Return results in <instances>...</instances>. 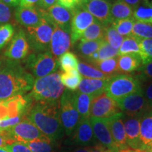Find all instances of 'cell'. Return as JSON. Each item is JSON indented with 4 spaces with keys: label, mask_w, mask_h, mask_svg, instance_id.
Segmentation results:
<instances>
[{
    "label": "cell",
    "mask_w": 152,
    "mask_h": 152,
    "mask_svg": "<svg viewBox=\"0 0 152 152\" xmlns=\"http://www.w3.org/2000/svg\"><path fill=\"white\" fill-rule=\"evenodd\" d=\"M59 101L35 102L26 115L29 121L54 142L62 137L64 132L60 119Z\"/></svg>",
    "instance_id": "cell-1"
},
{
    "label": "cell",
    "mask_w": 152,
    "mask_h": 152,
    "mask_svg": "<svg viewBox=\"0 0 152 152\" xmlns=\"http://www.w3.org/2000/svg\"><path fill=\"white\" fill-rule=\"evenodd\" d=\"M35 80L16 61H8L0 69V100L23 95L32 90Z\"/></svg>",
    "instance_id": "cell-2"
},
{
    "label": "cell",
    "mask_w": 152,
    "mask_h": 152,
    "mask_svg": "<svg viewBox=\"0 0 152 152\" xmlns=\"http://www.w3.org/2000/svg\"><path fill=\"white\" fill-rule=\"evenodd\" d=\"M64 90L60 73L55 72L35 79L31 92L28 96L35 102H56L60 100Z\"/></svg>",
    "instance_id": "cell-3"
},
{
    "label": "cell",
    "mask_w": 152,
    "mask_h": 152,
    "mask_svg": "<svg viewBox=\"0 0 152 152\" xmlns=\"http://www.w3.org/2000/svg\"><path fill=\"white\" fill-rule=\"evenodd\" d=\"M141 82L135 76L129 74H118L108 80L105 92L115 101L142 90Z\"/></svg>",
    "instance_id": "cell-4"
},
{
    "label": "cell",
    "mask_w": 152,
    "mask_h": 152,
    "mask_svg": "<svg viewBox=\"0 0 152 152\" xmlns=\"http://www.w3.org/2000/svg\"><path fill=\"white\" fill-rule=\"evenodd\" d=\"M73 92L65 89L59 101L61 122L68 136L71 135L80 120L75 104Z\"/></svg>",
    "instance_id": "cell-5"
},
{
    "label": "cell",
    "mask_w": 152,
    "mask_h": 152,
    "mask_svg": "<svg viewBox=\"0 0 152 152\" xmlns=\"http://www.w3.org/2000/svg\"><path fill=\"white\" fill-rule=\"evenodd\" d=\"M26 68L31 75L37 78L55 73L58 68V62L50 51L36 52L30 54L26 59Z\"/></svg>",
    "instance_id": "cell-6"
},
{
    "label": "cell",
    "mask_w": 152,
    "mask_h": 152,
    "mask_svg": "<svg viewBox=\"0 0 152 152\" xmlns=\"http://www.w3.org/2000/svg\"><path fill=\"white\" fill-rule=\"evenodd\" d=\"M1 131L10 144L15 142H30L37 139L47 137V136L26 117L14 126Z\"/></svg>",
    "instance_id": "cell-7"
},
{
    "label": "cell",
    "mask_w": 152,
    "mask_h": 152,
    "mask_svg": "<svg viewBox=\"0 0 152 152\" xmlns=\"http://www.w3.org/2000/svg\"><path fill=\"white\" fill-rule=\"evenodd\" d=\"M52 33L53 26L43 18L38 26L27 28L26 34L30 47L35 52H44L49 50Z\"/></svg>",
    "instance_id": "cell-8"
},
{
    "label": "cell",
    "mask_w": 152,
    "mask_h": 152,
    "mask_svg": "<svg viewBox=\"0 0 152 152\" xmlns=\"http://www.w3.org/2000/svg\"><path fill=\"white\" fill-rule=\"evenodd\" d=\"M33 101L29 96L17 95L0 100V122L18 116H26Z\"/></svg>",
    "instance_id": "cell-9"
},
{
    "label": "cell",
    "mask_w": 152,
    "mask_h": 152,
    "mask_svg": "<svg viewBox=\"0 0 152 152\" xmlns=\"http://www.w3.org/2000/svg\"><path fill=\"white\" fill-rule=\"evenodd\" d=\"M121 113L122 111L116 101L110 97L105 92L92 99L90 118L105 120Z\"/></svg>",
    "instance_id": "cell-10"
},
{
    "label": "cell",
    "mask_w": 152,
    "mask_h": 152,
    "mask_svg": "<svg viewBox=\"0 0 152 152\" xmlns=\"http://www.w3.org/2000/svg\"><path fill=\"white\" fill-rule=\"evenodd\" d=\"M71 40L73 46L80 39L85 30L92 25L96 19L81 5L77 6L75 9L71 10Z\"/></svg>",
    "instance_id": "cell-11"
},
{
    "label": "cell",
    "mask_w": 152,
    "mask_h": 152,
    "mask_svg": "<svg viewBox=\"0 0 152 152\" xmlns=\"http://www.w3.org/2000/svg\"><path fill=\"white\" fill-rule=\"evenodd\" d=\"M117 103L122 113L129 116H142V114L149 109L142 89L117 101Z\"/></svg>",
    "instance_id": "cell-12"
},
{
    "label": "cell",
    "mask_w": 152,
    "mask_h": 152,
    "mask_svg": "<svg viewBox=\"0 0 152 152\" xmlns=\"http://www.w3.org/2000/svg\"><path fill=\"white\" fill-rule=\"evenodd\" d=\"M42 17L52 26H58L71 32V10L64 8L58 4L52 6L47 9L39 8Z\"/></svg>",
    "instance_id": "cell-13"
},
{
    "label": "cell",
    "mask_w": 152,
    "mask_h": 152,
    "mask_svg": "<svg viewBox=\"0 0 152 152\" xmlns=\"http://www.w3.org/2000/svg\"><path fill=\"white\" fill-rule=\"evenodd\" d=\"M105 27L112 23L111 4L107 0H84L80 4Z\"/></svg>",
    "instance_id": "cell-14"
},
{
    "label": "cell",
    "mask_w": 152,
    "mask_h": 152,
    "mask_svg": "<svg viewBox=\"0 0 152 152\" xmlns=\"http://www.w3.org/2000/svg\"><path fill=\"white\" fill-rule=\"evenodd\" d=\"M94 137L109 152H118L119 149L112 137L109 127L104 119L90 118Z\"/></svg>",
    "instance_id": "cell-15"
},
{
    "label": "cell",
    "mask_w": 152,
    "mask_h": 152,
    "mask_svg": "<svg viewBox=\"0 0 152 152\" xmlns=\"http://www.w3.org/2000/svg\"><path fill=\"white\" fill-rule=\"evenodd\" d=\"M30 48L26 32L20 30L13 37L10 45L5 51L4 56L13 61L23 59L29 54Z\"/></svg>",
    "instance_id": "cell-16"
},
{
    "label": "cell",
    "mask_w": 152,
    "mask_h": 152,
    "mask_svg": "<svg viewBox=\"0 0 152 152\" xmlns=\"http://www.w3.org/2000/svg\"><path fill=\"white\" fill-rule=\"evenodd\" d=\"M71 32L62 29L58 26H53V33L51 38L50 52L55 57L61 56L71 48Z\"/></svg>",
    "instance_id": "cell-17"
},
{
    "label": "cell",
    "mask_w": 152,
    "mask_h": 152,
    "mask_svg": "<svg viewBox=\"0 0 152 152\" xmlns=\"http://www.w3.org/2000/svg\"><path fill=\"white\" fill-rule=\"evenodd\" d=\"M140 119L141 116H129L123 114V122L128 147L141 150L140 144Z\"/></svg>",
    "instance_id": "cell-18"
},
{
    "label": "cell",
    "mask_w": 152,
    "mask_h": 152,
    "mask_svg": "<svg viewBox=\"0 0 152 152\" xmlns=\"http://www.w3.org/2000/svg\"><path fill=\"white\" fill-rule=\"evenodd\" d=\"M123 113H121L109 118L105 119L112 137L119 150L128 147L123 122Z\"/></svg>",
    "instance_id": "cell-19"
},
{
    "label": "cell",
    "mask_w": 152,
    "mask_h": 152,
    "mask_svg": "<svg viewBox=\"0 0 152 152\" xmlns=\"http://www.w3.org/2000/svg\"><path fill=\"white\" fill-rule=\"evenodd\" d=\"M15 18L18 23L26 28L35 27L43 20L38 7H19L15 11Z\"/></svg>",
    "instance_id": "cell-20"
},
{
    "label": "cell",
    "mask_w": 152,
    "mask_h": 152,
    "mask_svg": "<svg viewBox=\"0 0 152 152\" xmlns=\"http://www.w3.org/2000/svg\"><path fill=\"white\" fill-rule=\"evenodd\" d=\"M73 134V141L75 144L80 146H90L95 141L94 134L93 132L90 118L80 120Z\"/></svg>",
    "instance_id": "cell-21"
},
{
    "label": "cell",
    "mask_w": 152,
    "mask_h": 152,
    "mask_svg": "<svg viewBox=\"0 0 152 152\" xmlns=\"http://www.w3.org/2000/svg\"><path fill=\"white\" fill-rule=\"evenodd\" d=\"M141 150L149 151L152 144V108L142 114L140 119Z\"/></svg>",
    "instance_id": "cell-22"
},
{
    "label": "cell",
    "mask_w": 152,
    "mask_h": 152,
    "mask_svg": "<svg viewBox=\"0 0 152 152\" xmlns=\"http://www.w3.org/2000/svg\"><path fill=\"white\" fill-rule=\"evenodd\" d=\"M108 80L82 78L77 90L80 92L86 94L93 98L105 92Z\"/></svg>",
    "instance_id": "cell-23"
},
{
    "label": "cell",
    "mask_w": 152,
    "mask_h": 152,
    "mask_svg": "<svg viewBox=\"0 0 152 152\" xmlns=\"http://www.w3.org/2000/svg\"><path fill=\"white\" fill-rule=\"evenodd\" d=\"M142 66V61L137 54H127L118 56V68L119 74L136 71Z\"/></svg>",
    "instance_id": "cell-24"
},
{
    "label": "cell",
    "mask_w": 152,
    "mask_h": 152,
    "mask_svg": "<svg viewBox=\"0 0 152 152\" xmlns=\"http://www.w3.org/2000/svg\"><path fill=\"white\" fill-rule=\"evenodd\" d=\"M73 94L76 109L78 112L80 120L89 118L90 105L93 97L88 94L80 92L78 90L74 91Z\"/></svg>",
    "instance_id": "cell-25"
},
{
    "label": "cell",
    "mask_w": 152,
    "mask_h": 152,
    "mask_svg": "<svg viewBox=\"0 0 152 152\" xmlns=\"http://www.w3.org/2000/svg\"><path fill=\"white\" fill-rule=\"evenodd\" d=\"M103 39L94 41H80L77 44L75 52L82 59L87 61L94 52H97Z\"/></svg>",
    "instance_id": "cell-26"
},
{
    "label": "cell",
    "mask_w": 152,
    "mask_h": 152,
    "mask_svg": "<svg viewBox=\"0 0 152 152\" xmlns=\"http://www.w3.org/2000/svg\"><path fill=\"white\" fill-rule=\"evenodd\" d=\"M132 16L137 21L152 24V1L143 0L133 10Z\"/></svg>",
    "instance_id": "cell-27"
},
{
    "label": "cell",
    "mask_w": 152,
    "mask_h": 152,
    "mask_svg": "<svg viewBox=\"0 0 152 152\" xmlns=\"http://www.w3.org/2000/svg\"><path fill=\"white\" fill-rule=\"evenodd\" d=\"M133 9L122 0H116L111 4V17L112 21L132 17Z\"/></svg>",
    "instance_id": "cell-28"
},
{
    "label": "cell",
    "mask_w": 152,
    "mask_h": 152,
    "mask_svg": "<svg viewBox=\"0 0 152 152\" xmlns=\"http://www.w3.org/2000/svg\"><path fill=\"white\" fill-rule=\"evenodd\" d=\"M105 30V26L97 20H95V21L85 30L80 40L94 41L104 39Z\"/></svg>",
    "instance_id": "cell-29"
},
{
    "label": "cell",
    "mask_w": 152,
    "mask_h": 152,
    "mask_svg": "<svg viewBox=\"0 0 152 152\" xmlns=\"http://www.w3.org/2000/svg\"><path fill=\"white\" fill-rule=\"evenodd\" d=\"M77 69L81 76L85 77V78L106 80L112 77V76L106 75L97 68H95L94 66L84 61L78 62Z\"/></svg>",
    "instance_id": "cell-30"
},
{
    "label": "cell",
    "mask_w": 152,
    "mask_h": 152,
    "mask_svg": "<svg viewBox=\"0 0 152 152\" xmlns=\"http://www.w3.org/2000/svg\"><path fill=\"white\" fill-rule=\"evenodd\" d=\"M60 78L63 85L65 86L66 89L71 91H75L80 83L82 76L77 69H73L60 73Z\"/></svg>",
    "instance_id": "cell-31"
},
{
    "label": "cell",
    "mask_w": 152,
    "mask_h": 152,
    "mask_svg": "<svg viewBox=\"0 0 152 152\" xmlns=\"http://www.w3.org/2000/svg\"><path fill=\"white\" fill-rule=\"evenodd\" d=\"M118 56L109 59L97 61L91 65L94 66L106 75L113 76L119 74L118 68Z\"/></svg>",
    "instance_id": "cell-32"
},
{
    "label": "cell",
    "mask_w": 152,
    "mask_h": 152,
    "mask_svg": "<svg viewBox=\"0 0 152 152\" xmlns=\"http://www.w3.org/2000/svg\"><path fill=\"white\" fill-rule=\"evenodd\" d=\"M140 39L132 35L127 36L123 39L122 45L118 50L119 56L127 54H137L140 55Z\"/></svg>",
    "instance_id": "cell-33"
},
{
    "label": "cell",
    "mask_w": 152,
    "mask_h": 152,
    "mask_svg": "<svg viewBox=\"0 0 152 152\" xmlns=\"http://www.w3.org/2000/svg\"><path fill=\"white\" fill-rule=\"evenodd\" d=\"M49 137L37 139L33 141L23 142L28 146L32 152H54V144Z\"/></svg>",
    "instance_id": "cell-34"
},
{
    "label": "cell",
    "mask_w": 152,
    "mask_h": 152,
    "mask_svg": "<svg viewBox=\"0 0 152 152\" xmlns=\"http://www.w3.org/2000/svg\"><path fill=\"white\" fill-rule=\"evenodd\" d=\"M58 66L64 72H67L73 69H77L78 59L73 53L67 52L61 55L58 60Z\"/></svg>",
    "instance_id": "cell-35"
},
{
    "label": "cell",
    "mask_w": 152,
    "mask_h": 152,
    "mask_svg": "<svg viewBox=\"0 0 152 152\" xmlns=\"http://www.w3.org/2000/svg\"><path fill=\"white\" fill-rule=\"evenodd\" d=\"M135 21L136 20H134V18L131 17L129 18L113 21L111 26L115 28V30L123 37V36L127 37V36L131 35L132 34L133 26Z\"/></svg>",
    "instance_id": "cell-36"
},
{
    "label": "cell",
    "mask_w": 152,
    "mask_h": 152,
    "mask_svg": "<svg viewBox=\"0 0 152 152\" xmlns=\"http://www.w3.org/2000/svg\"><path fill=\"white\" fill-rule=\"evenodd\" d=\"M131 35L140 39L152 38V24L135 21Z\"/></svg>",
    "instance_id": "cell-37"
},
{
    "label": "cell",
    "mask_w": 152,
    "mask_h": 152,
    "mask_svg": "<svg viewBox=\"0 0 152 152\" xmlns=\"http://www.w3.org/2000/svg\"><path fill=\"white\" fill-rule=\"evenodd\" d=\"M104 39L113 48L119 49L122 45L124 37L120 35L115 30V28L110 26L106 27Z\"/></svg>",
    "instance_id": "cell-38"
},
{
    "label": "cell",
    "mask_w": 152,
    "mask_h": 152,
    "mask_svg": "<svg viewBox=\"0 0 152 152\" xmlns=\"http://www.w3.org/2000/svg\"><path fill=\"white\" fill-rule=\"evenodd\" d=\"M98 61H103L119 56L118 49L112 47L104 39L102 41L98 51Z\"/></svg>",
    "instance_id": "cell-39"
},
{
    "label": "cell",
    "mask_w": 152,
    "mask_h": 152,
    "mask_svg": "<svg viewBox=\"0 0 152 152\" xmlns=\"http://www.w3.org/2000/svg\"><path fill=\"white\" fill-rule=\"evenodd\" d=\"M140 47L142 65L152 61V38L140 39Z\"/></svg>",
    "instance_id": "cell-40"
},
{
    "label": "cell",
    "mask_w": 152,
    "mask_h": 152,
    "mask_svg": "<svg viewBox=\"0 0 152 152\" xmlns=\"http://www.w3.org/2000/svg\"><path fill=\"white\" fill-rule=\"evenodd\" d=\"M14 32V28L10 23L0 26V49L4 47L12 39Z\"/></svg>",
    "instance_id": "cell-41"
},
{
    "label": "cell",
    "mask_w": 152,
    "mask_h": 152,
    "mask_svg": "<svg viewBox=\"0 0 152 152\" xmlns=\"http://www.w3.org/2000/svg\"><path fill=\"white\" fill-rule=\"evenodd\" d=\"M135 77L140 80V82L149 81L152 80V61L142 65L137 70V73Z\"/></svg>",
    "instance_id": "cell-42"
},
{
    "label": "cell",
    "mask_w": 152,
    "mask_h": 152,
    "mask_svg": "<svg viewBox=\"0 0 152 152\" xmlns=\"http://www.w3.org/2000/svg\"><path fill=\"white\" fill-rule=\"evenodd\" d=\"M11 19L10 7L0 0V24L8 23Z\"/></svg>",
    "instance_id": "cell-43"
},
{
    "label": "cell",
    "mask_w": 152,
    "mask_h": 152,
    "mask_svg": "<svg viewBox=\"0 0 152 152\" xmlns=\"http://www.w3.org/2000/svg\"><path fill=\"white\" fill-rule=\"evenodd\" d=\"M9 152H32L26 144L23 142H15L6 146Z\"/></svg>",
    "instance_id": "cell-44"
},
{
    "label": "cell",
    "mask_w": 152,
    "mask_h": 152,
    "mask_svg": "<svg viewBox=\"0 0 152 152\" xmlns=\"http://www.w3.org/2000/svg\"><path fill=\"white\" fill-rule=\"evenodd\" d=\"M142 92L149 108H152V81L142 87Z\"/></svg>",
    "instance_id": "cell-45"
},
{
    "label": "cell",
    "mask_w": 152,
    "mask_h": 152,
    "mask_svg": "<svg viewBox=\"0 0 152 152\" xmlns=\"http://www.w3.org/2000/svg\"><path fill=\"white\" fill-rule=\"evenodd\" d=\"M58 4H60L64 8L73 10L77 6H78V2L77 0H58Z\"/></svg>",
    "instance_id": "cell-46"
},
{
    "label": "cell",
    "mask_w": 152,
    "mask_h": 152,
    "mask_svg": "<svg viewBox=\"0 0 152 152\" xmlns=\"http://www.w3.org/2000/svg\"><path fill=\"white\" fill-rule=\"evenodd\" d=\"M41 0H20L19 5L21 7H38L39 8Z\"/></svg>",
    "instance_id": "cell-47"
},
{
    "label": "cell",
    "mask_w": 152,
    "mask_h": 152,
    "mask_svg": "<svg viewBox=\"0 0 152 152\" xmlns=\"http://www.w3.org/2000/svg\"><path fill=\"white\" fill-rule=\"evenodd\" d=\"M57 2H58V0H41L39 8L47 9L52 6L56 4Z\"/></svg>",
    "instance_id": "cell-48"
},
{
    "label": "cell",
    "mask_w": 152,
    "mask_h": 152,
    "mask_svg": "<svg viewBox=\"0 0 152 152\" xmlns=\"http://www.w3.org/2000/svg\"><path fill=\"white\" fill-rule=\"evenodd\" d=\"M122 1L130 6L131 8L134 10L143 0H122Z\"/></svg>",
    "instance_id": "cell-49"
},
{
    "label": "cell",
    "mask_w": 152,
    "mask_h": 152,
    "mask_svg": "<svg viewBox=\"0 0 152 152\" xmlns=\"http://www.w3.org/2000/svg\"><path fill=\"white\" fill-rule=\"evenodd\" d=\"M8 144H10V142L8 141L6 137L4 135L2 131L0 130V147H4Z\"/></svg>",
    "instance_id": "cell-50"
},
{
    "label": "cell",
    "mask_w": 152,
    "mask_h": 152,
    "mask_svg": "<svg viewBox=\"0 0 152 152\" xmlns=\"http://www.w3.org/2000/svg\"><path fill=\"white\" fill-rule=\"evenodd\" d=\"M92 152H109L105 148H104L100 144H96L94 147H92Z\"/></svg>",
    "instance_id": "cell-51"
},
{
    "label": "cell",
    "mask_w": 152,
    "mask_h": 152,
    "mask_svg": "<svg viewBox=\"0 0 152 152\" xmlns=\"http://www.w3.org/2000/svg\"><path fill=\"white\" fill-rule=\"evenodd\" d=\"M3 2H4L6 4L12 6V7H16L19 4V1L20 0H1Z\"/></svg>",
    "instance_id": "cell-52"
},
{
    "label": "cell",
    "mask_w": 152,
    "mask_h": 152,
    "mask_svg": "<svg viewBox=\"0 0 152 152\" xmlns=\"http://www.w3.org/2000/svg\"><path fill=\"white\" fill-rule=\"evenodd\" d=\"M71 152H92V147H80L74 149Z\"/></svg>",
    "instance_id": "cell-53"
},
{
    "label": "cell",
    "mask_w": 152,
    "mask_h": 152,
    "mask_svg": "<svg viewBox=\"0 0 152 152\" xmlns=\"http://www.w3.org/2000/svg\"><path fill=\"white\" fill-rule=\"evenodd\" d=\"M140 149H134L130 147H127V148H125V149H120L118 151V152H140Z\"/></svg>",
    "instance_id": "cell-54"
},
{
    "label": "cell",
    "mask_w": 152,
    "mask_h": 152,
    "mask_svg": "<svg viewBox=\"0 0 152 152\" xmlns=\"http://www.w3.org/2000/svg\"><path fill=\"white\" fill-rule=\"evenodd\" d=\"M0 152H9V150L6 148V147H0Z\"/></svg>",
    "instance_id": "cell-55"
},
{
    "label": "cell",
    "mask_w": 152,
    "mask_h": 152,
    "mask_svg": "<svg viewBox=\"0 0 152 152\" xmlns=\"http://www.w3.org/2000/svg\"><path fill=\"white\" fill-rule=\"evenodd\" d=\"M77 2H78V4L80 5L81 4L83 3V1H84V0H77Z\"/></svg>",
    "instance_id": "cell-56"
},
{
    "label": "cell",
    "mask_w": 152,
    "mask_h": 152,
    "mask_svg": "<svg viewBox=\"0 0 152 152\" xmlns=\"http://www.w3.org/2000/svg\"><path fill=\"white\" fill-rule=\"evenodd\" d=\"M149 152H152V144L151 145V147H150L149 151H148Z\"/></svg>",
    "instance_id": "cell-57"
},
{
    "label": "cell",
    "mask_w": 152,
    "mask_h": 152,
    "mask_svg": "<svg viewBox=\"0 0 152 152\" xmlns=\"http://www.w3.org/2000/svg\"><path fill=\"white\" fill-rule=\"evenodd\" d=\"M107 1H109V2H111V1H113V2H114V1H116V0H107Z\"/></svg>",
    "instance_id": "cell-58"
},
{
    "label": "cell",
    "mask_w": 152,
    "mask_h": 152,
    "mask_svg": "<svg viewBox=\"0 0 152 152\" xmlns=\"http://www.w3.org/2000/svg\"><path fill=\"white\" fill-rule=\"evenodd\" d=\"M140 152H149V151H143V150H140Z\"/></svg>",
    "instance_id": "cell-59"
},
{
    "label": "cell",
    "mask_w": 152,
    "mask_h": 152,
    "mask_svg": "<svg viewBox=\"0 0 152 152\" xmlns=\"http://www.w3.org/2000/svg\"><path fill=\"white\" fill-rule=\"evenodd\" d=\"M1 61H0V69H1Z\"/></svg>",
    "instance_id": "cell-60"
}]
</instances>
